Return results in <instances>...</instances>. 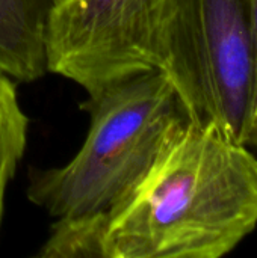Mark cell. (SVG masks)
<instances>
[{
    "label": "cell",
    "instance_id": "cell-8",
    "mask_svg": "<svg viewBox=\"0 0 257 258\" xmlns=\"http://www.w3.org/2000/svg\"><path fill=\"white\" fill-rule=\"evenodd\" d=\"M251 29H253V51H254V73H253V94L250 107V122L245 144L257 148V0H251Z\"/></svg>",
    "mask_w": 257,
    "mask_h": 258
},
{
    "label": "cell",
    "instance_id": "cell-6",
    "mask_svg": "<svg viewBox=\"0 0 257 258\" xmlns=\"http://www.w3.org/2000/svg\"><path fill=\"white\" fill-rule=\"evenodd\" d=\"M108 227V212L58 218L36 257L109 258Z\"/></svg>",
    "mask_w": 257,
    "mask_h": 258
},
{
    "label": "cell",
    "instance_id": "cell-5",
    "mask_svg": "<svg viewBox=\"0 0 257 258\" xmlns=\"http://www.w3.org/2000/svg\"><path fill=\"white\" fill-rule=\"evenodd\" d=\"M58 0H0V73L15 83L47 73L45 33Z\"/></svg>",
    "mask_w": 257,
    "mask_h": 258
},
{
    "label": "cell",
    "instance_id": "cell-7",
    "mask_svg": "<svg viewBox=\"0 0 257 258\" xmlns=\"http://www.w3.org/2000/svg\"><path fill=\"white\" fill-rule=\"evenodd\" d=\"M29 119L24 113L15 82L0 73V227L5 197L27 145Z\"/></svg>",
    "mask_w": 257,
    "mask_h": 258
},
{
    "label": "cell",
    "instance_id": "cell-2",
    "mask_svg": "<svg viewBox=\"0 0 257 258\" xmlns=\"http://www.w3.org/2000/svg\"><path fill=\"white\" fill-rule=\"evenodd\" d=\"M88 135L68 163L32 169L27 198L53 218L109 212L189 119L161 70L88 94Z\"/></svg>",
    "mask_w": 257,
    "mask_h": 258
},
{
    "label": "cell",
    "instance_id": "cell-4",
    "mask_svg": "<svg viewBox=\"0 0 257 258\" xmlns=\"http://www.w3.org/2000/svg\"><path fill=\"white\" fill-rule=\"evenodd\" d=\"M176 0H58L45 33L47 73L86 94L161 70Z\"/></svg>",
    "mask_w": 257,
    "mask_h": 258
},
{
    "label": "cell",
    "instance_id": "cell-1",
    "mask_svg": "<svg viewBox=\"0 0 257 258\" xmlns=\"http://www.w3.org/2000/svg\"><path fill=\"white\" fill-rule=\"evenodd\" d=\"M109 258H220L257 227V157L188 121L109 212Z\"/></svg>",
    "mask_w": 257,
    "mask_h": 258
},
{
    "label": "cell",
    "instance_id": "cell-3",
    "mask_svg": "<svg viewBox=\"0 0 257 258\" xmlns=\"http://www.w3.org/2000/svg\"><path fill=\"white\" fill-rule=\"evenodd\" d=\"M162 71L191 122H214L245 144L254 73L251 0H176Z\"/></svg>",
    "mask_w": 257,
    "mask_h": 258
}]
</instances>
